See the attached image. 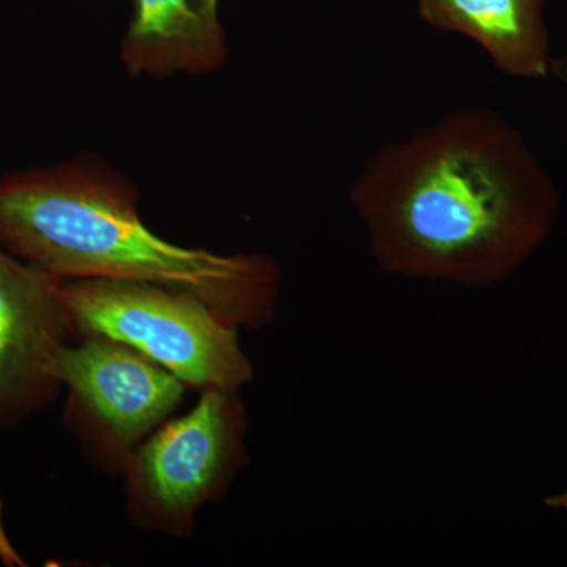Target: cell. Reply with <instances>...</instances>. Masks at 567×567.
<instances>
[{
	"label": "cell",
	"instance_id": "obj_1",
	"mask_svg": "<svg viewBox=\"0 0 567 567\" xmlns=\"http://www.w3.org/2000/svg\"><path fill=\"white\" fill-rule=\"evenodd\" d=\"M388 275L492 286L547 240L559 193L524 136L488 107H464L368 159L350 188Z\"/></svg>",
	"mask_w": 567,
	"mask_h": 567
},
{
	"label": "cell",
	"instance_id": "obj_2",
	"mask_svg": "<svg viewBox=\"0 0 567 567\" xmlns=\"http://www.w3.org/2000/svg\"><path fill=\"white\" fill-rule=\"evenodd\" d=\"M0 245L62 279L158 284L196 295L240 330L275 319L278 260L171 244L145 226L140 192L96 156L0 177Z\"/></svg>",
	"mask_w": 567,
	"mask_h": 567
},
{
	"label": "cell",
	"instance_id": "obj_3",
	"mask_svg": "<svg viewBox=\"0 0 567 567\" xmlns=\"http://www.w3.org/2000/svg\"><path fill=\"white\" fill-rule=\"evenodd\" d=\"M59 293L74 339L84 334L115 339L199 393H241L254 380L240 328L196 295L158 284L95 278L63 279Z\"/></svg>",
	"mask_w": 567,
	"mask_h": 567
},
{
	"label": "cell",
	"instance_id": "obj_4",
	"mask_svg": "<svg viewBox=\"0 0 567 567\" xmlns=\"http://www.w3.org/2000/svg\"><path fill=\"white\" fill-rule=\"evenodd\" d=\"M248 431L240 391H203L192 412L159 425L123 468L130 525L192 537L200 511L221 499L248 464Z\"/></svg>",
	"mask_w": 567,
	"mask_h": 567
},
{
	"label": "cell",
	"instance_id": "obj_5",
	"mask_svg": "<svg viewBox=\"0 0 567 567\" xmlns=\"http://www.w3.org/2000/svg\"><path fill=\"white\" fill-rule=\"evenodd\" d=\"M76 341L52 361V377L66 391L63 425L93 470L121 476L134 451L173 417L186 386L115 339L84 334Z\"/></svg>",
	"mask_w": 567,
	"mask_h": 567
},
{
	"label": "cell",
	"instance_id": "obj_6",
	"mask_svg": "<svg viewBox=\"0 0 567 567\" xmlns=\"http://www.w3.org/2000/svg\"><path fill=\"white\" fill-rule=\"evenodd\" d=\"M62 281L0 245V432L47 409L61 391L52 361L74 339Z\"/></svg>",
	"mask_w": 567,
	"mask_h": 567
},
{
	"label": "cell",
	"instance_id": "obj_7",
	"mask_svg": "<svg viewBox=\"0 0 567 567\" xmlns=\"http://www.w3.org/2000/svg\"><path fill=\"white\" fill-rule=\"evenodd\" d=\"M133 7L121 44L130 76L212 73L229 58L218 14L208 13L193 0H133Z\"/></svg>",
	"mask_w": 567,
	"mask_h": 567
},
{
	"label": "cell",
	"instance_id": "obj_8",
	"mask_svg": "<svg viewBox=\"0 0 567 567\" xmlns=\"http://www.w3.org/2000/svg\"><path fill=\"white\" fill-rule=\"evenodd\" d=\"M417 17L458 33L487 52L496 69L516 80H543L550 71L546 0H415Z\"/></svg>",
	"mask_w": 567,
	"mask_h": 567
},
{
	"label": "cell",
	"instance_id": "obj_9",
	"mask_svg": "<svg viewBox=\"0 0 567 567\" xmlns=\"http://www.w3.org/2000/svg\"><path fill=\"white\" fill-rule=\"evenodd\" d=\"M193 2L208 13L218 14V0H193Z\"/></svg>",
	"mask_w": 567,
	"mask_h": 567
},
{
	"label": "cell",
	"instance_id": "obj_10",
	"mask_svg": "<svg viewBox=\"0 0 567 567\" xmlns=\"http://www.w3.org/2000/svg\"><path fill=\"white\" fill-rule=\"evenodd\" d=\"M548 505L559 507V509H567V491L563 492V494H559L558 496H555V498L548 499Z\"/></svg>",
	"mask_w": 567,
	"mask_h": 567
}]
</instances>
